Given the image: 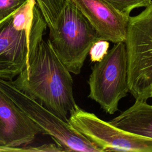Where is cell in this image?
<instances>
[{"instance_id": "2", "label": "cell", "mask_w": 152, "mask_h": 152, "mask_svg": "<svg viewBox=\"0 0 152 152\" xmlns=\"http://www.w3.org/2000/svg\"><path fill=\"white\" fill-rule=\"evenodd\" d=\"M36 2L49 29L48 42L69 71L79 74L99 34L71 0Z\"/></svg>"}, {"instance_id": "13", "label": "cell", "mask_w": 152, "mask_h": 152, "mask_svg": "<svg viewBox=\"0 0 152 152\" xmlns=\"http://www.w3.org/2000/svg\"><path fill=\"white\" fill-rule=\"evenodd\" d=\"M109 48V43L105 40H99L91 47L89 54L92 62L100 61L107 54Z\"/></svg>"}, {"instance_id": "7", "label": "cell", "mask_w": 152, "mask_h": 152, "mask_svg": "<svg viewBox=\"0 0 152 152\" xmlns=\"http://www.w3.org/2000/svg\"><path fill=\"white\" fill-rule=\"evenodd\" d=\"M69 122L96 144L102 151L152 152V138L116 127L77 105L70 112Z\"/></svg>"}, {"instance_id": "3", "label": "cell", "mask_w": 152, "mask_h": 152, "mask_svg": "<svg viewBox=\"0 0 152 152\" xmlns=\"http://www.w3.org/2000/svg\"><path fill=\"white\" fill-rule=\"evenodd\" d=\"M36 0L0 21V78L12 81L27 66L46 30Z\"/></svg>"}, {"instance_id": "10", "label": "cell", "mask_w": 152, "mask_h": 152, "mask_svg": "<svg viewBox=\"0 0 152 152\" xmlns=\"http://www.w3.org/2000/svg\"><path fill=\"white\" fill-rule=\"evenodd\" d=\"M109 122L133 134L152 138V104L146 100L135 99L131 107Z\"/></svg>"}, {"instance_id": "14", "label": "cell", "mask_w": 152, "mask_h": 152, "mask_svg": "<svg viewBox=\"0 0 152 152\" xmlns=\"http://www.w3.org/2000/svg\"><path fill=\"white\" fill-rule=\"evenodd\" d=\"M26 0H0V21L22 5Z\"/></svg>"}, {"instance_id": "9", "label": "cell", "mask_w": 152, "mask_h": 152, "mask_svg": "<svg viewBox=\"0 0 152 152\" xmlns=\"http://www.w3.org/2000/svg\"><path fill=\"white\" fill-rule=\"evenodd\" d=\"M42 134L40 128L0 89V145L17 147Z\"/></svg>"}, {"instance_id": "8", "label": "cell", "mask_w": 152, "mask_h": 152, "mask_svg": "<svg viewBox=\"0 0 152 152\" xmlns=\"http://www.w3.org/2000/svg\"><path fill=\"white\" fill-rule=\"evenodd\" d=\"M94 27L100 39L116 43L125 40L130 15L104 0H71Z\"/></svg>"}, {"instance_id": "11", "label": "cell", "mask_w": 152, "mask_h": 152, "mask_svg": "<svg viewBox=\"0 0 152 152\" xmlns=\"http://www.w3.org/2000/svg\"><path fill=\"white\" fill-rule=\"evenodd\" d=\"M120 12L129 15L131 12L135 8L145 7L152 0H104Z\"/></svg>"}, {"instance_id": "5", "label": "cell", "mask_w": 152, "mask_h": 152, "mask_svg": "<svg viewBox=\"0 0 152 152\" xmlns=\"http://www.w3.org/2000/svg\"><path fill=\"white\" fill-rule=\"evenodd\" d=\"M0 89L42 130L65 151L102 152L101 149L65 121L31 99L13 84L12 81L0 78Z\"/></svg>"}, {"instance_id": "4", "label": "cell", "mask_w": 152, "mask_h": 152, "mask_svg": "<svg viewBox=\"0 0 152 152\" xmlns=\"http://www.w3.org/2000/svg\"><path fill=\"white\" fill-rule=\"evenodd\" d=\"M124 42L129 92L135 99L147 100L152 91V2L129 17Z\"/></svg>"}, {"instance_id": "1", "label": "cell", "mask_w": 152, "mask_h": 152, "mask_svg": "<svg viewBox=\"0 0 152 152\" xmlns=\"http://www.w3.org/2000/svg\"><path fill=\"white\" fill-rule=\"evenodd\" d=\"M70 73L48 41L42 40L27 66L12 82L24 94L68 121V115L77 105Z\"/></svg>"}, {"instance_id": "12", "label": "cell", "mask_w": 152, "mask_h": 152, "mask_svg": "<svg viewBox=\"0 0 152 152\" xmlns=\"http://www.w3.org/2000/svg\"><path fill=\"white\" fill-rule=\"evenodd\" d=\"M0 151H46V152H61L65 150L58 144H45L37 147H6L0 145Z\"/></svg>"}, {"instance_id": "6", "label": "cell", "mask_w": 152, "mask_h": 152, "mask_svg": "<svg viewBox=\"0 0 152 152\" xmlns=\"http://www.w3.org/2000/svg\"><path fill=\"white\" fill-rule=\"evenodd\" d=\"M88 83V97L107 113H115L118 110L119 102L129 92L125 42L114 43L103 58L95 62Z\"/></svg>"}, {"instance_id": "15", "label": "cell", "mask_w": 152, "mask_h": 152, "mask_svg": "<svg viewBox=\"0 0 152 152\" xmlns=\"http://www.w3.org/2000/svg\"><path fill=\"white\" fill-rule=\"evenodd\" d=\"M151 97H152V91H151Z\"/></svg>"}]
</instances>
